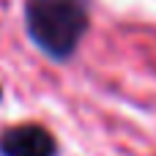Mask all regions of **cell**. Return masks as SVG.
<instances>
[{"mask_svg":"<svg viewBox=\"0 0 156 156\" xmlns=\"http://www.w3.org/2000/svg\"><path fill=\"white\" fill-rule=\"evenodd\" d=\"M25 30L52 60H69L90 25V0H25Z\"/></svg>","mask_w":156,"mask_h":156,"instance_id":"6da1fadb","label":"cell"},{"mask_svg":"<svg viewBox=\"0 0 156 156\" xmlns=\"http://www.w3.org/2000/svg\"><path fill=\"white\" fill-rule=\"evenodd\" d=\"M0 99H3V88H0Z\"/></svg>","mask_w":156,"mask_h":156,"instance_id":"3957f363","label":"cell"},{"mask_svg":"<svg viewBox=\"0 0 156 156\" xmlns=\"http://www.w3.org/2000/svg\"><path fill=\"white\" fill-rule=\"evenodd\" d=\"M0 156H58V143L44 126L19 123L0 134Z\"/></svg>","mask_w":156,"mask_h":156,"instance_id":"7a4b0ae2","label":"cell"}]
</instances>
